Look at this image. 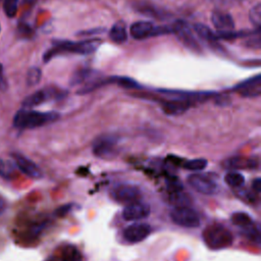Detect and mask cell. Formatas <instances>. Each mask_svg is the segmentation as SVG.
Segmentation results:
<instances>
[{
	"instance_id": "3",
	"label": "cell",
	"mask_w": 261,
	"mask_h": 261,
	"mask_svg": "<svg viewBox=\"0 0 261 261\" xmlns=\"http://www.w3.org/2000/svg\"><path fill=\"white\" fill-rule=\"evenodd\" d=\"M203 240L211 249H224L232 244V234L223 225L212 224L203 231Z\"/></svg>"
},
{
	"instance_id": "19",
	"label": "cell",
	"mask_w": 261,
	"mask_h": 261,
	"mask_svg": "<svg viewBox=\"0 0 261 261\" xmlns=\"http://www.w3.org/2000/svg\"><path fill=\"white\" fill-rule=\"evenodd\" d=\"M109 38L115 44H123L127 40L126 25L123 20L116 21L109 30Z\"/></svg>"
},
{
	"instance_id": "36",
	"label": "cell",
	"mask_w": 261,
	"mask_h": 261,
	"mask_svg": "<svg viewBox=\"0 0 261 261\" xmlns=\"http://www.w3.org/2000/svg\"><path fill=\"white\" fill-rule=\"evenodd\" d=\"M6 208V203H5V200L0 196V214H2L4 212Z\"/></svg>"
},
{
	"instance_id": "33",
	"label": "cell",
	"mask_w": 261,
	"mask_h": 261,
	"mask_svg": "<svg viewBox=\"0 0 261 261\" xmlns=\"http://www.w3.org/2000/svg\"><path fill=\"white\" fill-rule=\"evenodd\" d=\"M9 173H10V169H9L8 165L2 159H0V176L8 178Z\"/></svg>"
},
{
	"instance_id": "23",
	"label": "cell",
	"mask_w": 261,
	"mask_h": 261,
	"mask_svg": "<svg viewBox=\"0 0 261 261\" xmlns=\"http://www.w3.org/2000/svg\"><path fill=\"white\" fill-rule=\"evenodd\" d=\"M224 181L232 187V188H240L244 185L245 182V177L242 173L237 172V171H231V172H227L224 176Z\"/></svg>"
},
{
	"instance_id": "16",
	"label": "cell",
	"mask_w": 261,
	"mask_h": 261,
	"mask_svg": "<svg viewBox=\"0 0 261 261\" xmlns=\"http://www.w3.org/2000/svg\"><path fill=\"white\" fill-rule=\"evenodd\" d=\"M154 24L152 21L143 20L136 21L129 28V34L132 38L135 40H143L152 37V32L154 29Z\"/></svg>"
},
{
	"instance_id": "21",
	"label": "cell",
	"mask_w": 261,
	"mask_h": 261,
	"mask_svg": "<svg viewBox=\"0 0 261 261\" xmlns=\"http://www.w3.org/2000/svg\"><path fill=\"white\" fill-rule=\"evenodd\" d=\"M193 30L202 40L208 42L210 45H214V46L217 45L218 39L216 38V35L206 24H203V23H200V22L194 23L193 24Z\"/></svg>"
},
{
	"instance_id": "11",
	"label": "cell",
	"mask_w": 261,
	"mask_h": 261,
	"mask_svg": "<svg viewBox=\"0 0 261 261\" xmlns=\"http://www.w3.org/2000/svg\"><path fill=\"white\" fill-rule=\"evenodd\" d=\"M150 214V206L149 204L142 202V201H136L130 204H127L123 211H122V217L126 221H137L142 220L149 216Z\"/></svg>"
},
{
	"instance_id": "6",
	"label": "cell",
	"mask_w": 261,
	"mask_h": 261,
	"mask_svg": "<svg viewBox=\"0 0 261 261\" xmlns=\"http://www.w3.org/2000/svg\"><path fill=\"white\" fill-rule=\"evenodd\" d=\"M172 34L176 36L178 41L189 50L195 53H201L202 48L196 40L192 30L189 28L188 23L184 20H176L172 24Z\"/></svg>"
},
{
	"instance_id": "8",
	"label": "cell",
	"mask_w": 261,
	"mask_h": 261,
	"mask_svg": "<svg viewBox=\"0 0 261 261\" xmlns=\"http://www.w3.org/2000/svg\"><path fill=\"white\" fill-rule=\"evenodd\" d=\"M110 196L114 201L127 205L140 200L141 190L130 184H120L112 188Z\"/></svg>"
},
{
	"instance_id": "5",
	"label": "cell",
	"mask_w": 261,
	"mask_h": 261,
	"mask_svg": "<svg viewBox=\"0 0 261 261\" xmlns=\"http://www.w3.org/2000/svg\"><path fill=\"white\" fill-rule=\"evenodd\" d=\"M65 95H66V91L64 90H61L59 88H54V87H46L28 96L22 101V106L24 108L35 107L50 100L62 99L63 97H65Z\"/></svg>"
},
{
	"instance_id": "37",
	"label": "cell",
	"mask_w": 261,
	"mask_h": 261,
	"mask_svg": "<svg viewBox=\"0 0 261 261\" xmlns=\"http://www.w3.org/2000/svg\"><path fill=\"white\" fill-rule=\"evenodd\" d=\"M2 74H3V65L0 63V79H1V77H3V75H2Z\"/></svg>"
},
{
	"instance_id": "32",
	"label": "cell",
	"mask_w": 261,
	"mask_h": 261,
	"mask_svg": "<svg viewBox=\"0 0 261 261\" xmlns=\"http://www.w3.org/2000/svg\"><path fill=\"white\" fill-rule=\"evenodd\" d=\"M246 46L249 47V48H253V49H259L260 48V45H261V42H260V35L259 33L254 36L253 38H251L250 40H248L246 43Z\"/></svg>"
},
{
	"instance_id": "26",
	"label": "cell",
	"mask_w": 261,
	"mask_h": 261,
	"mask_svg": "<svg viewBox=\"0 0 261 261\" xmlns=\"http://www.w3.org/2000/svg\"><path fill=\"white\" fill-rule=\"evenodd\" d=\"M249 18L251 23L256 28L260 29L261 25V4L257 3L255 6H253L249 13Z\"/></svg>"
},
{
	"instance_id": "17",
	"label": "cell",
	"mask_w": 261,
	"mask_h": 261,
	"mask_svg": "<svg viewBox=\"0 0 261 261\" xmlns=\"http://www.w3.org/2000/svg\"><path fill=\"white\" fill-rule=\"evenodd\" d=\"M99 77H100L99 71L90 69V68H83V69L76 70L72 74L69 83L71 86H76V85H81V84H84V86H85Z\"/></svg>"
},
{
	"instance_id": "7",
	"label": "cell",
	"mask_w": 261,
	"mask_h": 261,
	"mask_svg": "<svg viewBox=\"0 0 261 261\" xmlns=\"http://www.w3.org/2000/svg\"><path fill=\"white\" fill-rule=\"evenodd\" d=\"M170 218L175 224L187 228H195L200 225L198 213L189 206L174 207L170 211Z\"/></svg>"
},
{
	"instance_id": "24",
	"label": "cell",
	"mask_w": 261,
	"mask_h": 261,
	"mask_svg": "<svg viewBox=\"0 0 261 261\" xmlns=\"http://www.w3.org/2000/svg\"><path fill=\"white\" fill-rule=\"evenodd\" d=\"M62 261H83V256L77 248L69 245L62 253Z\"/></svg>"
},
{
	"instance_id": "20",
	"label": "cell",
	"mask_w": 261,
	"mask_h": 261,
	"mask_svg": "<svg viewBox=\"0 0 261 261\" xmlns=\"http://www.w3.org/2000/svg\"><path fill=\"white\" fill-rule=\"evenodd\" d=\"M135 9L144 14V15H147V16H150V17H154V18H158V19H162V18H165L168 16V14H166L165 12H163L162 10L158 9L157 7L155 6H152L151 4L149 3H146V2H138L135 4Z\"/></svg>"
},
{
	"instance_id": "25",
	"label": "cell",
	"mask_w": 261,
	"mask_h": 261,
	"mask_svg": "<svg viewBox=\"0 0 261 261\" xmlns=\"http://www.w3.org/2000/svg\"><path fill=\"white\" fill-rule=\"evenodd\" d=\"M231 222L241 228L253 223V219L245 212H234L231 215Z\"/></svg>"
},
{
	"instance_id": "30",
	"label": "cell",
	"mask_w": 261,
	"mask_h": 261,
	"mask_svg": "<svg viewBox=\"0 0 261 261\" xmlns=\"http://www.w3.org/2000/svg\"><path fill=\"white\" fill-rule=\"evenodd\" d=\"M18 6V0H4L3 9L8 17H13L16 14Z\"/></svg>"
},
{
	"instance_id": "28",
	"label": "cell",
	"mask_w": 261,
	"mask_h": 261,
	"mask_svg": "<svg viewBox=\"0 0 261 261\" xmlns=\"http://www.w3.org/2000/svg\"><path fill=\"white\" fill-rule=\"evenodd\" d=\"M42 76L41 69L38 67H31L27 73V85L36 86L40 83Z\"/></svg>"
},
{
	"instance_id": "12",
	"label": "cell",
	"mask_w": 261,
	"mask_h": 261,
	"mask_svg": "<svg viewBox=\"0 0 261 261\" xmlns=\"http://www.w3.org/2000/svg\"><path fill=\"white\" fill-rule=\"evenodd\" d=\"M150 233L151 226L149 224L134 223L124 229L123 237L129 243H139L144 241Z\"/></svg>"
},
{
	"instance_id": "13",
	"label": "cell",
	"mask_w": 261,
	"mask_h": 261,
	"mask_svg": "<svg viewBox=\"0 0 261 261\" xmlns=\"http://www.w3.org/2000/svg\"><path fill=\"white\" fill-rule=\"evenodd\" d=\"M194 102L185 100V99H179V98H172L170 100H165L161 101V108L162 111L167 114V115H179L186 112Z\"/></svg>"
},
{
	"instance_id": "15",
	"label": "cell",
	"mask_w": 261,
	"mask_h": 261,
	"mask_svg": "<svg viewBox=\"0 0 261 261\" xmlns=\"http://www.w3.org/2000/svg\"><path fill=\"white\" fill-rule=\"evenodd\" d=\"M211 21L218 32H226L234 30V21L232 16L225 11L215 10L211 13Z\"/></svg>"
},
{
	"instance_id": "10",
	"label": "cell",
	"mask_w": 261,
	"mask_h": 261,
	"mask_svg": "<svg viewBox=\"0 0 261 261\" xmlns=\"http://www.w3.org/2000/svg\"><path fill=\"white\" fill-rule=\"evenodd\" d=\"M233 91L239 93L245 98H255L261 94V75L249 77L232 88Z\"/></svg>"
},
{
	"instance_id": "14",
	"label": "cell",
	"mask_w": 261,
	"mask_h": 261,
	"mask_svg": "<svg viewBox=\"0 0 261 261\" xmlns=\"http://www.w3.org/2000/svg\"><path fill=\"white\" fill-rule=\"evenodd\" d=\"M12 157L14 159V162L16 166L28 176L32 178H40L42 177V170L39 168V166L34 163L32 160L29 158L24 157L21 154L18 153H13Z\"/></svg>"
},
{
	"instance_id": "9",
	"label": "cell",
	"mask_w": 261,
	"mask_h": 261,
	"mask_svg": "<svg viewBox=\"0 0 261 261\" xmlns=\"http://www.w3.org/2000/svg\"><path fill=\"white\" fill-rule=\"evenodd\" d=\"M188 182L194 190L204 195H213L218 190V187L213 179L199 173L189 175Z\"/></svg>"
},
{
	"instance_id": "1",
	"label": "cell",
	"mask_w": 261,
	"mask_h": 261,
	"mask_svg": "<svg viewBox=\"0 0 261 261\" xmlns=\"http://www.w3.org/2000/svg\"><path fill=\"white\" fill-rule=\"evenodd\" d=\"M101 44H102V40L97 38L86 39L77 42L67 41V40H58V41H55L53 43V46L44 53L43 60L44 62H49L55 56L63 53L89 55L94 53L100 47Z\"/></svg>"
},
{
	"instance_id": "18",
	"label": "cell",
	"mask_w": 261,
	"mask_h": 261,
	"mask_svg": "<svg viewBox=\"0 0 261 261\" xmlns=\"http://www.w3.org/2000/svg\"><path fill=\"white\" fill-rule=\"evenodd\" d=\"M102 84H103V86L108 85V84H115L124 89H140V88H142L141 85L136 80H134L129 76H118V75L108 76V77L102 80Z\"/></svg>"
},
{
	"instance_id": "38",
	"label": "cell",
	"mask_w": 261,
	"mask_h": 261,
	"mask_svg": "<svg viewBox=\"0 0 261 261\" xmlns=\"http://www.w3.org/2000/svg\"><path fill=\"white\" fill-rule=\"evenodd\" d=\"M0 31H1V27H0Z\"/></svg>"
},
{
	"instance_id": "2",
	"label": "cell",
	"mask_w": 261,
	"mask_h": 261,
	"mask_svg": "<svg viewBox=\"0 0 261 261\" xmlns=\"http://www.w3.org/2000/svg\"><path fill=\"white\" fill-rule=\"evenodd\" d=\"M59 118L57 112H41L20 109L13 118V125L19 129H31L51 123Z\"/></svg>"
},
{
	"instance_id": "4",
	"label": "cell",
	"mask_w": 261,
	"mask_h": 261,
	"mask_svg": "<svg viewBox=\"0 0 261 261\" xmlns=\"http://www.w3.org/2000/svg\"><path fill=\"white\" fill-rule=\"evenodd\" d=\"M93 153L101 159H112L119 153L118 138L112 135H104L96 139L93 144Z\"/></svg>"
},
{
	"instance_id": "27",
	"label": "cell",
	"mask_w": 261,
	"mask_h": 261,
	"mask_svg": "<svg viewBox=\"0 0 261 261\" xmlns=\"http://www.w3.org/2000/svg\"><path fill=\"white\" fill-rule=\"evenodd\" d=\"M207 160L204 158H197V159H192L187 161L184 164V167L186 169L189 170H193V171H199V170H203L206 166H207Z\"/></svg>"
},
{
	"instance_id": "22",
	"label": "cell",
	"mask_w": 261,
	"mask_h": 261,
	"mask_svg": "<svg viewBox=\"0 0 261 261\" xmlns=\"http://www.w3.org/2000/svg\"><path fill=\"white\" fill-rule=\"evenodd\" d=\"M170 202L175 207H182V206H188L189 204H191L192 199L187 193L182 192V190H181V191L171 193Z\"/></svg>"
},
{
	"instance_id": "29",
	"label": "cell",
	"mask_w": 261,
	"mask_h": 261,
	"mask_svg": "<svg viewBox=\"0 0 261 261\" xmlns=\"http://www.w3.org/2000/svg\"><path fill=\"white\" fill-rule=\"evenodd\" d=\"M241 229L243 230L244 234L247 238H249L251 241L256 242L257 244L260 243V233H259L258 228L255 226L254 222L249 224V225H247V226H245V227H243V228H241Z\"/></svg>"
},
{
	"instance_id": "31",
	"label": "cell",
	"mask_w": 261,
	"mask_h": 261,
	"mask_svg": "<svg viewBox=\"0 0 261 261\" xmlns=\"http://www.w3.org/2000/svg\"><path fill=\"white\" fill-rule=\"evenodd\" d=\"M167 188L171 193H173V192L181 191L182 190V185L177 178H172L171 177L167 180Z\"/></svg>"
},
{
	"instance_id": "35",
	"label": "cell",
	"mask_w": 261,
	"mask_h": 261,
	"mask_svg": "<svg viewBox=\"0 0 261 261\" xmlns=\"http://www.w3.org/2000/svg\"><path fill=\"white\" fill-rule=\"evenodd\" d=\"M252 187H253V190H255L257 193H260L261 192V178H259V177L255 178L252 182Z\"/></svg>"
},
{
	"instance_id": "34",
	"label": "cell",
	"mask_w": 261,
	"mask_h": 261,
	"mask_svg": "<svg viewBox=\"0 0 261 261\" xmlns=\"http://www.w3.org/2000/svg\"><path fill=\"white\" fill-rule=\"evenodd\" d=\"M104 30L103 29H95V30H88V31H84V32H81L80 35H84V36H90V35H94V34H101L103 33Z\"/></svg>"
}]
</instances>
